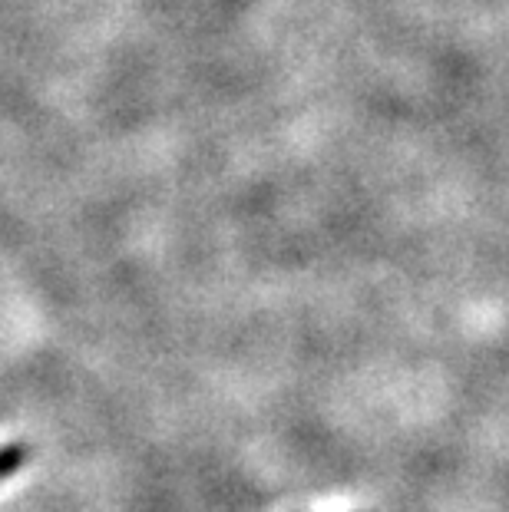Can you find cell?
<instances>
[{
  "label": "cell",
  "mask_w": 509,
  "mask_h": 512,
  "mask_svg": "<svg viewBox=\"0 0 509 512\" xmlns=\"http://www.w3.org/2000/svg\"><path fill=\"white\" fill-rule=\"evenodd\" d=\"M20 463H24V450H20V446H7V450H0V479L17 473Z\"/></svg>",
  "instance_id": "6da1fadb"
}]
</instances>
